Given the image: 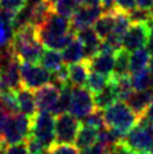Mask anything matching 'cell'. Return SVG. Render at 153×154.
Masks as SVG:
<instances>
[{
  "instance_id": "21",
  "label": "cell",
  "mask_w": 153,
  "mask_h": 154,
  "mask_svg": "<svg viewBox=\"0 0 153 154\" xmlns=\"http://www.w3.org/2000/svg\"><path fill=\"white\" fill-rule=\"evenodd\" d=\"M151 55L152 54L149 52V50L147 47H142V48H138V50H135L133 52H130V59H129L130 75L148 68Z\"/></svg>"
},
{
  "instance_id": "25",
  "label": "cell",
  "mask_w": 153,
  "mask_h": 154,
  "mask_svg": "<svg viewBox=\"0 0 153 154\" xmlns=\"http://www.w3.org/2000/svg\"><path fill=\"white\" fill-rule=\"evenodd\" d=\"M38 63H40V65H42L45 69L51 71V73L60 69L64 65L61 52L58 51V50H52V48H46V50H43Z\"/></svg>"
},
{
  "instance_id": "16",
  "label": "cell",
  "mask_w": 153,
  "mask_h": 154,
  "mask_svg": "<svg viewBox=\"0 0 153 154\" xmlns=\"http://www.w3.org/2000/svg\"><path fill=\"white\" fill-rule=\"evenodd\" d=\"M89 65V70L93 73H98L106 76H112L114 63H115V54L107 52H98L96 56L87 60Z\"/></svg>"
},
{
  "instance_id": "26",
  "label": "cell",
  "mask_w": 153,
  "mask_h": 154,
  "mask_svg": "<svg viewBox=\"0 0 153 154\" xmlns=\"http://www.w3.org/2000/svg\"><path fill=\"white\" fill-rule=\"evenodd\" d=\"M130 79H132V85L134 91H149L153 80V73L147 68L135 74H132Z\"/></svg>"
},
{
  "instance_id": "46",
  "label": "cell",
  "mask_w": 153,
  "mask_h": 154,
  "mask_svg": "<svg viewBox=\"0 0 153 154\" xmlns=\"http://www.w3.org/2000/svg\"><path fill=\"white\" fill-rule=\"evenodd\" d=\"M0 154H3V152H0Z\"/></svg>"
},
{
  "instance_id": "36",
  "label": "cell",
  "mask_w": 153,
  "mask_h": 154,
  "mask_svg": "<svg viewBox=\"0 0 153 154\" xmlns=\"http://www.w3.org/2000/svg\"><path fill=\"white\" fill-rule=\"evenodd\" d=\"M79 154H107V148L100 144V143H95L93 145L86 148V149H82Z\"/></svg>"
},
{
  "instance_id": "43",
  "label": "cell",
  "mask_w": 153,
  "mask_h": 154,
  "mask_svg": "<svg viewBox=\"0 0 153 154\" xmlns=\"http://www.w3.org/2000/svg\"><path fill=\"white\" fill-rule=\"evenodd\" d=\"M149 92L152 93V97H153V80H152V84H151V88H149Z\"/></svg>"
},
{
  "instance_id": "47",
  "label": "cell",
  "mask_w": 153,
  "mask_h": 154,
  "mask_svg": "<svg viewBox=\"0 0 153 154\" xmlns=\"http://www.w3.org/2000/svg\"><path fill=\"white\" fill-rule=\"evenodd\" d=\"M43 154H47V152H46V153H43Z\"/></svg>"
},
{
  "instance_id": "22",
  "label": "cell",
  "mask_w": 153,
  "mask_h": 154,
  "mask_svg": "<svg viewBox=\"0 0 153 154\" xmlns=\"http://www.w3.org/2000/svg\"><path fill=\"white\" fill-rule=\"evenodd\" d=\"M129 59L130 52L124 50V48H119L115 52V63H114V70H112V79H119L123 76L130 75L129 70Z\"/></svg>"
},
{
  "instance_id": "30",
  "label": "cell",
  "mask_w": 153,
  "mask_h": 154,
  "mask_svg": "<svg viewBox=\"0 0 153 154\" xmlns=\"http://www.w3.org/2000/svg\"><path fill=\"white\" fill-rule=\"evenodd\" d=\"M82 124L86 126H91V128H95L101 130L102 128H105V119H103V111L102 109L95 108L88 116H86L82 120Z\"/></svg>"
},
{
  "instance_id": "5",
  "label": "cell",
  "mask_w": 153,
  "mask_h": 154,
  "mask_svg": "<svg viewBox=\"0 0 153 154\" xmlns=\"http://www.w3.org/2000/svg\"><path fill=\"white\" fill-rule=\"evenodd\" d=\"M123 143L133 153L143 154L153 152V124L139 120L134 128L123 137Z\"/></svg>"
},
{
  "instance_id": "15",
  "label": "cell",
  "mask_w": 153,
  "mask_h": 154,
  "mask_svg": "<svg viewBox=\"0 0 153 154\" xmlns=\"http://www.w3.org/2000/svg\"><path fill=\"white\" fill-rule=\"evenodd\" d=\"M119 100H120L119 89H117L116 82L112 78L110 79V82H108L105 88H102L100 92L93 93L95 106H96V108L102 109V111Z\"/></svg>"
},
{
  "instance_id": "11",
  "label": "cell",
  "mask_w": 153,
  "mask_h": 154,
  "mask_svg": "<svg viewBox=\"0 0 153 154\" xmlns=\"http://www.w3.org/2000/svg\"><path fill=\"white\" fill-rule=\"evenodd\" d=\"M148 42V27L142 23H132L130 28L123 37L121 48L133 52L138 48L145 47Z\"/></svg>"
},
{
  "instance_id": "7",
  "label": "cell",
  "mask_w": 153,
  "mask_h": 154,
  "mask_svg": "<svg viewBox=\"0 0 153 154\" xmlns=\"http://www.w3.org/2000/svg\"><path fill=\"white\" fill-rule=\"evenodd\" d=\"M20 80L22 87L31 91H36L51 82V71L45 69L37 63H20Z\"/></svg>"
},
{
  "instance_id": "38",
  "label": "cell",
  "mask_w": 153,
  "mask_h": 154,
  "mask_svg": "<svg viewBox=\"0 0 153 154\" xmlns=\"http://www.w3.org/2000/svg\"><path fill=\"white\" fill-rule=\"evenodd\" d=\"M139 120L144 121V122H148V124H153V100L149 103V106L145 108V111L143 112V115L140 116Z\"/></svg>"
},
{
  "instance_id": "3",
  "label": "cell",
  "mask_w": 153,
  "mask_h": 154,
  "mask_svg": "<svg viewBox=\"0 0 153 154\" xmlns=\"http://www.w3.org/2000/svg\"><path fill=\"white\" fill-rule=\"evenodd\" d=\"M103 119L107 128L116 130L125 136L128 131H130L138 124L140 116H138L128 106L126 102L119 100L103 109Z\"/></svg>"
},
{
  "instance_id": "24",
  "label": "cell",
  "mask_w": 153,
  "mask_h": 154,
  "mask_svg": "<svg viewBox=\"0 0 153 154\" xmlns=\"http://www.w3.org/2000/svg\"><path fill=\"white\" fill-rule=\"evenodd\" d=\"M98 133H100L98 129L91 128V126H86V125L80 126V129L75 137V141H74L75 146L82 150V149H86V148L93 145L95 143H97Z\"/></svg>"
},
{
  "instance_id": "33",
  "label": "cell",
  "mask_w": 153,
  "mask_h": 154,
  "mask_svg": "<svg viewBox=\"0 0 153 154\" xmlns=\"http://www.w3.org/2000/svg\"><path fill=\"white\" fill-rule=\"evenodd\" d=\"M47 154H79V152L78 148L73 144H59V143H55L47 150Z\"/></svg>"
},
{
  "instance_id": "45",
  "label": "cell",
  "mask_w": 153,
  "mask_h": 154,
  "mask_svg": "<svg viewBox=\"0 0 153 154\" xmlns=\"http://www.w3.org/2000/svg\"><path fill=\"white\" fill-rule=\"evenodd\" d=\"M143 154H153V152L152 153H143Z\"/></svg>"
},
{
  "instance_id": "18",
  "label": "cell",
  "mask_w": 153,
  "mask_h": 154,
  "mask_svg": "<svg viewBox=\"0 0 153 154\" xmlns=\"http://www.w3.org/2000/svg\"><path fill=\"white\" fill-rule=\"evenodd\" d=\"M68 71H69V83L73 87H86L87 79H88L91 71L87 60L68 65Z\"/></svg>"
},
{
  "instance_id": "29",
  "label": "cell",
  "mask_w": 153,
  "mask_h": 154,
  "mask_svg": "<svg viewBox=\"0 0 153 154\" xmlns=\"http://www.w3.org/2000/svg\"><path fill=\"white\" fill-rule=\"evenodd\" d=\"M110 79H111V76H106V75L91 71L88 75V79H87L86 87L88 88L92 93H97V92H100L102 88H105L107 85Z\"/></svg>"
},
{
  "instance_id": "17",
  "label": "cell",
  "mask_w": 153,
  "mask_h": 154,
  "mask_svg": "<svg viewBox=\"0 0 153 154\" xmlns=\"http://www.w3.org/2000/svg\"><path fill=\"white\" fill-rule=\"evenodd\" d=\"M15 96H17L19 112L23 113L24 116L30 117V119L33 117L37 112L35 92L31 91V89H27L24 87H20L19 89L15 91Z\"/></svg>"
},
{
  "instance_id": "6",
  "label": "cell",
  "mask_w": 153,
  "mask_h": 154,
  "mask_svg": "<svg viewBox=\"0 0 153 154\" xmlns=\"http://www.w3.org/2000/svg\"><path fill=\"white\" fill-rule=\"evenodd\" d=\"M30 134L50 149L55 144V116L51 112L37 111L35 116L31 117Z\"/></svg>"
},
{
  "instance_id": "4",
  "label": "cell",
  "mask_w": 153,
  "mask_h": 154,
  "mask_svg": "<svg viewBox=\"0 0 153 154\" xmlns=\"http://www.w3.org/2000/svg\"><path fill=\"white\" fill-rule=\"evenodd\" d=\"M31 133V119L23 113L8 115L0 124V139L7 146L24 141Z\"/></svg>"
},
{
  "instance_id": "13",
  "label": "cell",
  "mask_w": 153,
  "mask_h": 154,
  "mask_svg": "<svg viewBox=\"0 0 153 154\" xmlns=\"http://www.w3.org/2000/svg\"><path fill=\"white\" fill-rule=\"evenodd\" d=\"M35 92V100H36V107L37 111L40 112H51V109L55 106L58 98L60 96V89L55 85L46 84Z\"/></svg>"
},
{
  "instance_id": "8",
  "label": "cell",
  "mask_w": 153,
  "mask_h": 154,
  "mask_svg": "<svg viewBox=\"0 0 153 154\" xmlns=\"http://www.w3.org/2000/svg\"><path fill=\"white\" fill-rule=\"evenodd\" d=\"M96 108L93 101V93L87 87H73L70 98L69 113L82 121Z\"/></svg>"
},
{
  "instance_id": "41",
  "label": "cell",
  "mask_w": 153,
  "mask_h": 154,
  "mask_svg": "<svg viewBox=\"0 0 153 154\" xmlns=\"http://www.w3.org/2000/svg\"><path fill=\"white\" fill-rule=\"evenodd\" d=\"M80 5H100L101 0H78Z\"/></svg>"
},
{
  "instance_id": "37",
  "label": "cell",
  "mask_w": 153,
  "mask_h": 154,
  "mask_svg": "<svg viewBox=\"0 0 153 154\" xmlns=\"http://www.w3.org/2000/svg\"><path fill=\"white\" fill-rule=\"evenodd\" d=\"M101 8L103 10V13H116V0H101Z\"/></svg>"
},
{
  "instance_id": "20",
  "label": "cell",
  "mask_w": 153,
  "mask_h": 154,
  "mask_svg": "<svg viewBox=\"0 0 153 154\" xmlns=\"http://www.w3.org/2000/svg\"><path fill=\"white\" fill-rule=\"evenodd\" d=\"M61 56H63V61L65 65H72V64H76L79 61L86 60L84 47L82 45V42L75 37L61 51Z\"/></svg>"
},
{
  "instance_id": "35",
  "label": "cell",
  "mask_w": 153,
  "mask_h": 154,
  "mask_svg": "<svg viewBox=\"0 0 153 154\" xmlns=\"http://www.w3.org/2000/svg\"><path fill=\"white\" fill-rule=\"evenodd\" d=\"M116 8L119 12L130 13L136 8V3L135 0H116Z\"/></svg>"
},
{
  "instance_id": "19",
  "label": "cell",
  "mask_w": 153,
  "mask_h": 154,
  "mask_svg": "<svg viewBox=\"0 0 153 154\" xmlns=\"http://www.w3.org/2000/svg\"><path fill=\"white\" fill-rule=\"evenodd\" d=\"M152 100H153V97L149 91H134L124 102H126L128 106L138 116H142L143 112L145 111V108L149 106Z\"/></svg>"
},
{
  "instance_id": "40",
  "label": "cell",
  "mask_w": 153,
  "mask_h": 154,
  "mask_svg": "<svg viewBox=\"0 0 153 154\" xmlns=\"http://www.w3.org/2000/svg\"><path fill=\"white\" fill-rule=\"evenodd\" d=\"M135 3L138 8L153 10V0H135Z\"/></svg>"
},
{
  "instance_id": "48",
  "label": "cell",
  "mask_w": 153,
  "mask_h": 154,
  "mask_svg": "<svg viewBox=\"0 0 153 154\" xmlns=\"http://www.w3.org/2000/svg\"><path fill=\"white\" fill-rule=\"evenodd\" d=\"M152 12H153V10H152Z\"/></svg>"
},
{
  "instance_id": "31",
  "label": "cell",
  "mask_w": 153,
  "mask_h": 154,
  "mask_svg": "<svg viewBox=\"0 0 153 154\" xmlns=\"http://www.w3.org/2000/svg\"><path fill=\"white\" fill-rule=\"evenodd\" d=\"M129 14V18L132 20V23H142V24H147L148 22L153 18V12L148 9H142L136 7L133 9Z\"/></svg>"
},
{
  "instance_id": "28",
  "label": "cell",
  "mask_w": 153,
  "mask_h": 154,
  "mask_svg": "<svg viewBox=\"0 0 153 154\" xmlns=\"http://www.w3.org/2000/svg\"><path fill=\"white\" fill-rule=\"evenodd\" d=\"M0 102L7 115H15L19 112L15 91H5L0 94Z\"/></svg>"
},
{
  "instance_id": "34",
  "label": "cell",
  "mask_w": 153,
  "mask_h": 154,
  "mask_svg": "<svg viewBox=\"0 0 153 154\" xmlns=\"http://www.w3.org/2000/svg\"><path fill=\"white\" fill-rule=\"evenodd\" d=\"M3 154H28V150H27L26 143L22 141V143H18V144L7 146L3 150Z\"/></svg>"
},
{
  "instance_id": "39",
  "label": "cell",
  "mask_w": 153,
  "mask_h": 154,
  "mask_svg": "<svg viewBox=\"0 0 153 154\" xmlns=\"http://www.w3.org/2000/svg\"><path fill=\"white\" fill-rule=\"evenodd\" d=\"M148 27V42H147V48L149 50L151 54H153V18L147 23Z\"/></svg>"
},
{
  "instance_id": "27",
  "label": "cell",
  "mask_w": 153,
  "mask_h": 154,
  "mask_svg": "<svg viewBox=\"0 0 153 154\" xmlns=\"http://www.w3.org/2000/svg\"><path fill=\"white\" fill-rule=\"evenodd\" d=\"M79 7L80 4L78 3V0H56L52 4V10L55 13L63 15V17L70 19Z\"/></svg>"
},
{
  "instance_id": "14",
  "label": "cell",
  "mask_w": 153,
  "mask_h": 154,
  "mask_svg": "<svg viewBox=\"0 0 153 154\" xmlns=\"http://www.w3.org/2000/svg\"><path fill=\"white\" fill-rule=\"evenodd\" d=\"M75 37L82 42V45L84 47L86 60L92 59L100 52V46H101L102 40L97 36V33L92 27H87V28L76 31Z\"/></svg>"
},
{
  "instance_id": "23",
  "label": "cell",
  "mask_w": 153,
  "mask_h": 154,
  "mask_svg": "<svg viewBox=\"0 0 153 154\" xmlns=\"http://www.w3.org/2000/svg\"><path fill=\"white\" fill-rule=\"evenodd\" d=\"M114 27H115V13H102L101 17L92 26V28L95 29L97 36L101 40H106L112 33Z\"/></svg>"
},
{
  "instance_id": "10",
  "label": "cell",
  "mask_w": 153,
  "mask_h": 154,
  "mask_svg": "<svg viewBox=\"0 0 153 154\" xmlns=\"http://www.w3.org/2000/svg\"><path fill=\"white\" fill-rule=\"evenodd\" d=\"M102 13L103 10L101 5H80L73 14V17L70 18L72 31L76 32L87 27H92L95 22L101 17Z\"/></svg>"
},
{
  "instance_id": "32",
  "label": "cell",
  "mask_w": 153,
  "mask_h": 154,
  "mask_svg": "<svg viewBox=\"0 0 153 154\" xmlns=\"http://www.w3.org/2000/svg\"><path fill=\"white\" fill-rule=\"evenodd\" d=\"M24 143H26L27 150H28V154H43V153H46L48 150L40 140H37L36 137L32 136L31 134L24 140Z\"/></svg>"
},
{
  "instance_id": "44",
  "label": "cell",
  "mask_w": 153,
  "mask_h": 154,
  "mask_svg": "<svg viewBox=\"0 0 153 154\" xmlns=\"http://www.w3.org/2000/svg\"><path fill=\"white\" fill-rule=\"evenodd\" d=\"M48 2H50L51 4H54V3H55V2H56V0H48Z\"/></svg>"
},
{
  "instance_id": "1",
  "label": "cell",
  "mask_w": 153,
  "mask_h": 154,
  "mask_svg": "<svg viewBox=\"0 0 153 154\" xmlns=\"http://www.w3.org/2000/svg\"><path fill=\"white\" fill-rule=\"evenodd\" d=\"M38 40L46 48H52L61 52L75 38V32L72 31L70 19L52 12L42 23L36 27Z\"/></svg>"
},
{
  "instance_id": "2",
  "label": "cell",
  "mask_w": 153,
  "mask_h": 154,
  "mask_svg": "<svg viewBox=\"0 0 153 154\" xmlns=\"http://www.w3.org/2000/svg\"><path fill=\"white\" fill-rule=\"evenodd\" d=\"M10 47L20 63H38L43 52V45L38 40L35 26H26L14 32Z\"/></svg>"
},
{
  "instance_id": "42",
  "label": "cell",
  "mask_w": 153,
  "mask_h": 154,
  "mask_svg": "<svg viewBox=\"0 0 153 154\" xmlns=\"http://www.w3.org/2000/svg\"><path fill=\"white\" fill-rule=\"evenodd\" d=\"M148 69L153 73V54L151 55V60H149V65H148Z\"/></svg>"
},
{
  "instance_id": "9",
  "label": "cell",
  "mask_w": 153,
  "mask_h": 154,
  "mask_svg": "<svg viewBox=\"0 0 153 154\" xmlns=\"http://www.w3.org/2000/svg\"><path fill=\"white\" fill-rule=\"evenodd\" d=\"M80 126V121L69 112L59 115L55 119V143L73 144Z\"/></svg>"
},
{
  "instance_id": "12",
  "label": "cell",
  "mask_w": 153,
  "mask_h": 154,
  "mask_svg": "<svg viewBox=\"0 0 153 154\" xmlns=\"http://www.w3.org/2000/svg\"><path fill=\"white\" fill-rule=\"evenodd\" d=\"M19 65L20 61L15 59L4 69L0 70V91L2 93L5 91H17L22 87Z\"/></svg>"
}]
</instances>
